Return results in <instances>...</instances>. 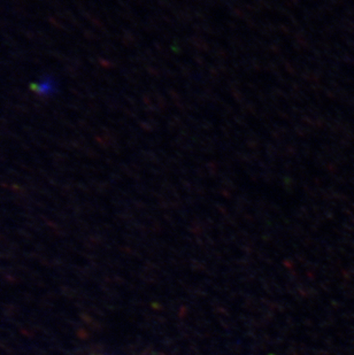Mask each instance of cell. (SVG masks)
<instances>
[{"label":"cell","mask_w":354,"mask_h":355,"mask_svg":"<svg viewBox=\"0 0 354 355\" xmlns=\"http://www.w3.org/2000/svg\"><path fill=\"white\" fill-rule=\"evenodd\" d=\"M59 91V82L52 75L40 76L34 84V92L42 98L53 97Z\"/></svg>","instance_id":"cell-1"}]
</instances>
